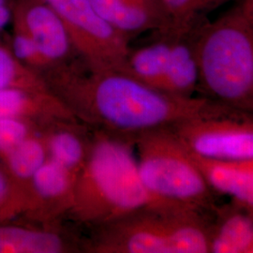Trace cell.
I'll list each match as a JSON object with an SVG mask.
<instances>
[{
    "label": "cell",
    "mask_w": 253,
    "mask_h": 253,
    "mask_svg": "<svg viewBox=\"0 0 253 253\" xmlns=\"http://www.w3.org/2000/svg\"><path fill=\"white\" fill-rule=\"evenodd\" d=\"M47 160L45 144L39 129L9 151L0 163L9 177L27 193L29 181Z\"/></svg>",
    "instance_id": "d6986e66"
},
{
    "label": "cell",
    "mask_w": 253,
    "mask_h": 253,
    "mask_svg": "<svg viewBox=\"0 0 253 253\" xmlns=\"http://www.w3.org/2000/svg\"><path fill=\"white\" fill-rule=\"evenodd\" d=\"M190 151L210 159L253 160L252 112L215 103L170 126Z\"/></svg>",
    "instance_id": "8992f818"
},
{
    "label": "cell",
    "mask_w": 253,
    "mask_h": 253,
    "mask_svg": "<svg viewBox=\"0 0 253 253\" xmlns=\"http://www.w3.org/2000/svg\"><path fill=\"white\" fill-rule=\"evenodd\" d=\"M77 174L48 159L29 181L23 217L45 224L64 222L73 207Z\"/></svg>",
    "instance_id": "30bf717a"
},
{
    "label": "cell",
    "mask_w": 253,
    "mask_h": 253,
    "mask_svg": "<svg viewBox=\"0 0 253 253\" xmlns=\"http://www.w3.org/2000/svg\"><path fill=\"white\" fill-rule=\"evenodd\" d=\"M213 210L158 202L89 229L84 253H208Z\"/></svg>",
    "instance_id": "277c9868"
},
{
    "label": "cell",
    "mask_w": 253,
    "mask_h": 253,
    "mask_svg": "<svg viewBox=\"0 0 253 253\" xmlns=\"http://www.w3.org/2000/svg\"><path fill=\"white\" fill-rule=\"evenodd\" d=\"M93 8L110 25L130 40L146 31L164 27L160 0H89Z\"/></svg>",
    "instance_id": "9a60e30c"
},
{
    "label": "cell",
    "mask_w": 253,
    "mask_h": 253,
    "mask_svg": "<svg viewBox=\"0 0 253 253\" xmlns=\"http://www.w3.org/2000/svg\"><path fill=\"white\" fill-rule=\"evenodd\" d=\"M158 202L163 201L152 197L140 179L133 145L94 129L67 219L92 229Z\"/></svg>",
    "instance_id": "3957f363"
},
{
    "label": "cell",
    "mask_w": 253,
    "mask_h": 253,
    "mask_svg": "<svg viewBox=\"0 0 253 253\" xmlns=\"http://www.w3.org/2000/svg\"><path fill=\"white\" fill-rule=\"evenodd\" d=\"M27 210L26 191L9 177L0 163V219L24 217Z\"/></svg>",
    "instance_id": "44dd1931"
},
{
    "label": "cell",
    "mask_w": 253,
    "mask_h": 253,
    "mask_svg": "<svg viewBox=\"0 0 253 253\" xmlns=\"http://www.w3.org/2000/svg\"><path fill=\"white\" fill-rule=\"evenodd\" d=\"M194 31L190 33L171 31L172 46L161 86V90L165 93L191 98L197 92L198 67L194 49Z\"/></svg>",
    "instance_id": "2e32d148"
},
{
    "label": "cell",
    "mask_w": 253,
    "mask_h": 253,
    "mask_svg": "<svg viewBox=\"0 0 253 253\" xmlns=\"http://www.w3.org/2000/svg\"><path fill=\"white\" fill-rule=\"evenodd\" d=\"M40 133L48 159L78 174L90 153L94 129L77 118H62L42 124Z\"/></svg>",
    "instance_id": "8fae6325"
},
{
    "label": "cell",
    "mask_w": 253,
    "mask_h": 253,
    "mask_svg": "<svg viewBox=\"0 0 253 253\" xmlns=\"http://www.w3.org/2000/svg\"><path fill=\"white\" fill-rule=\"evenodd\" d=\"M14 2L12 0H0V34L11 23Z\"/></svg>",
    "instance_id": "603a6c76"
},
{
    "label": "cell",
    "mask_w": 253,
    "mask_h": 253,
    "mask_svg": "<svg viewBox=\"0 0 253 253\" xmlns=\"http://www.w3.org/2000/svg\"><path fill=\"white\" fill-rule=\"evenodd\" d=\"M11 23L12 28L24 32L34 42L48 65L47 71L78 57L62 20L46 0L15 1Z\"/></svg>",
    "instance_id": "ba28073f"
},
{
    "label": "cell",
    "mask_w": 253,
    "mask_h": 253,
    "mask_svg": "<svg viewBox=\"0 0 253 253\" xmlns=\"http://www.w3.org/2000/svg\"><path fill=\"white\" fill-rule=\"evenodd\" d=\"M253 253V210L233 202L215 207L208 230V253Z\"/></svg>",
    "instance_id": "5bb4252c"
},
{
    "label": "cell",
    "mask_w": 253,
    "mask_h": 253,
    "mask_svg": "<svg viewBox=\"0 0 253 253\" xmlns=\"http://www.w3.org/2000/svg\"><path fill=\"white\" fill-rule=\"evenodd\" d=\"M84 235L64 222L45 224L19 217L0 219V253H83Z\"/></svg>",
    "instance_id": "9c48e42d"
},
{
    "label": "cell",
    "mask_w": 253,
    "mask_h": 253,
    "mask_svg": "<svg viewBox=\"0 0 253 253\" xmlns=\"http://www.w3.org/2000/svg\"><path fill=\"white\" fill-rule=\"evenodd\" d=\"M42 76L78 120L132 145L145 131L171 126L215 104L158 90L120 70L90 66L79 57Z\"/></svg>",
    "instance_id": "6da1fadb"
},
{
    "label": "cell",
    "mask_w": 253,
    "mask_h": 253,
    "mask_svg": "<svg viewBox=\"0 0 253 253\" xmlns=\"http://www.w3.org/2000/svg\"><path fill=\"white\" fill-rule=\"evenodd\" d=\"M9 86L49 87L41 74L21 63L8 45L0 43V88Z\"/></svg>",
    "instance_id": "ffe728a7"
},
{
    "label": "cell",
    "mask_w": 253,
    "mask_h": 253,
    "mask_svg": "<svg viewBox=\"0 0 253 253\" xmlns=\"http://www.w3.org/2000/svg\"><path fill=\"white\" fill-rule=\"evenodd\" d=\"M231 1L240 0H160L164 20L161 31L190 33L204 25L211 12Z\"/></svg>",
    "instance_id": "ac0fdd59"
},
{
    "label": "cell",
    "mask_w": 253,
    "mask_h": 253,
    "mask_svg": "<svg viewBox=\"0 0 253 253\" xmlns=\"http://www.w3.org/2000/svg\"><path fill=\"white\" fill-rule=\"evenodd\" d=\"M189 152L213 192L225 194L233 203L253 211V160H216Z\"/></svg>",
    "instance_id": "7c38bea8"
},
{
    "label": "cell",
    "mask_w": 253,
    "mask_h": 253,
    "mask_svg": "<svg viewBox=\"0 0 253 253\" xmlns=\"http://www.w3.org/2000/svg\"><path fill=\"white\" fill-rule=\"evenodd\" d=\"M0 117L19 118L42 125L54 119L76 118L49 87L0 88Z\"/></svg>",
    "instance_id": "4fadbf2b"
},
{
    "label": "cell",
    "mask_w": 253,
    "mask_h": 253,
    "mask_svg": "<svg viewBox=\"0 0 253 253\" xmlns=\"http://www.w3.org/2000/svg\"><path fill=\"white\" fill-rule=\"evenodd\" d=\"M197 92L230 108L253 111V0L194 31Z\"/></svg>",
    "instance_id": "7a4b0ae2"
},
{
    "label": "cell",
    "mask_w": 253,
    "mask_h": 253,
    "mask_svg": "<svg viewBox=\"0 0 253 253\" xmlns=\"http://www.w3.org/2000/svg\"><path fill=\"white\" fill-rule=\"evenodd\" d=\"M40 127L41 125L29 120L0 117V160Z\"/></svg>",
    "instance_id": "7402d4cb"
},
{
    "label": "cell",
    "mask_w": 253,
    "mask_h": 253,
    "mask_svg": "<svg viewBox=\"0 0 253 253\" xmlns=\"http://www.w3.org/2000/svg\"><path fill=\"white\" fill-rule=\"evenodd\" d=\"M62 20L76 55L94 67L119 69L130 50V39L93 8L89 0H46Z\"/></svg>",
    "instance_id": "52a82bcc"
},
{
    "label": "cell",
    "mask_w": 253,
    "mask_h": 253,
    "mask_svg": "<svg viewBox=\"0 0 253 253\" xmlns=\"http://www.w3.org/2000/svg\"><path fill=\"white\" fill-rule=\"evenodd\" d=\"M133 146L140 179L155 199L215 208L213 190L170 126L145 131L136 138Z\"/></svg>",
    "instance_id": "5b68a950"
},
{
    "label": "cell",
    "mask_w": 253,
    "mask_h": 253,
    "mask_svg": "<svg viewBox=\"0 0 253 253\" xmlns=\"http://www.w3.org/2000/svg\"><path fill=\"white\" fill-rule=\"evenodd\" d=\"M156 33L157 38L151 42L136 49L130 48L124 63L118 70L161 90L169 61L172 33L171 31Z\"/></svg>",
    "instance_id": "e0dca14e"
}]
</instances>
